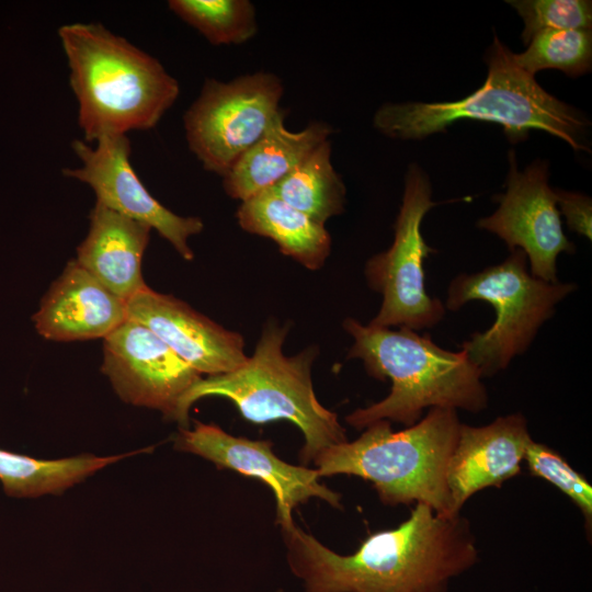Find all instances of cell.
Instances as JSON below:
<instances>
[{
    "label": "cell",
    "instance_id": "cell-17",
    "mask_svg": "<svg viewBox=\"0 0 592 592\" xmlns=\"http://www.w3.org/2000/svg\"><path fill=\"white\" fill-rule=\"evenodd\" d=\"M89 219L88 234L75 260L127 303L148 286L141 274V261L152 229L99 203L91 209Z\"/></svg>",
    "mask_w": 592,
    "mask_h": 592
},
{
    "label": "cell",
    "instance_id": "cell-21",
    "mask_svg": "<svg viewBox=\"0 0 592 592\" xmlns=\"http://www.w3.org/2000/svg\"><path fill=\"white\" fill-rule=\"evenodd\" d=\"M267 190L321 225L342 214L346 190L331 162L330 140L321 143L292 172Z\"/></svg>",
    "mask_w": 592,
    "mask_h": 592
},
{
    "label": "cell",
    "instance_id": "cell-15",
    "mask_svg": "<svg viewBox=\"0 0 592 592\" xmlns=\"http://www.w3.org/2000/svg\"><path fill=\"white\" fill-rule=\"evenodd\" d=\"M532 441L527 420L520 412L482 426L462 423L446 473L449 515L459 514L473 494L500 488L517 476Z\"/></svg>",
    "mask_w": 592,
    "mask_h": 592
},
{
    "label": "cell",
    "instance_id": "cell-7",
    "mask_svg": "<svg viewBox=\"0 0 592 592\" xmlns=\"http://www.w3.org/2000/svg\"><path fill=\"white\" fill-rule=\"evenodd\" d=\"M577 289L573 283L546 282L527 270L525 253L515 249L500 264L474 274H459L447 288L445 309L456 311L470 300L489 303L496 320L462 344L481 377L505 369L523 354L556 306Z\"/></svg>",
    "mask_w": 592,
    "mask_h": 592
},
{
    "label": "cell",
    "instance_id": "cell-2",
    "mask_svg": "<svg viewBox=\"0 0 592 592\" xmlns=\"http://www.w3.org/2000/svg\"><path fill=\"white\" fill-rule=\"evenodd\" d=\"M86 143L153 128L174 104L179 82L161 62L100 23L58 29Z\"/></svg>",
    "mask_w": 592,
    "mask_h": 592
},
{
    "label": "cell",
    "instance_id": "cell-9",
    "mask_svg": "<svg viewBox=\"0 0 592 592\" xmlns=\"http://www.w3.org/2000/svg\"><path fill=\"white\" fill-rule=\"evenodd\" d=\"M284 89L271 72L223 82L207 79L183 116L190 150L206 171L225 175L285 111Z\"/></svg>",
    "mask_w": 592,
    "mask_h": 592
},
{
    "label": "cell",
    "instance_id": "cell-1",
    "mask_svg": "<svg viewBox=\"0 0 592 592\" xmlns=\"http://www.w3.org/2000/svg\"><path fill=\"white\" fill-rule=\"evenodd\" d=\"M291 572L304 592H447L478 561L469 521L415 503L407 520L338 554L295 522L280 526Z\"/></svg>",
    "mask_w": 592,
    "mask_h": 592
},
{
    "label": "cell",
    "instance_id": "cell-19",
    "mask_svg": "<svg viewBox=\"0 0 592 592\" xmlns=\"http://www.w3.org/2000/svg\"><path fill=\"white\" fill-rule=\"evenodd\" d=\"M236 218L244 231L273 240L283 254L308 270L321 269L330 255L332 241L325 225L269 190L241 202Z\"/></svg>",
    "mask_w": 592,
    "mask_h": 592
},
{
    "label": "cell",
    "instance_id": "cell-5",
    "mask_svg": "<svg viewBox=\"0 0 592 592\" xmlns=\"http://www.w3.org/2000/svg\"><path fill=\"white\" fill-rule=\"evenodd\" d=\"M287 323L267 321L255 350L239 367L202 377L184 396L177 422L187 428L190 409L197 400L218 396L230 400L246 420L263 424L285 420L303 433L299 452L309 464L326 448L348 441L337 413L323 407L312 385L311 369L319 349L308 346L294 355L283 352Z\"/></svg>",
    "mask_w": 592,
    "mask_h": 592
},
{
    "label": "cell",
    "instance_id": "cell-12",
    "mask_svg": "<svg viewBox=\"0 0 592 592\" xmlns=\"http://www.w3.org/2000/svg\"><path fill=\"white\" fill-rule=\"evenodd\" d=\"M102 373L127 403L178 420L184 396L203 377L141 323L126 319L103 339Z\"/></svg>",
    "mask_w": 592,
    "mask_h": 592
},
{
    "label": "cell",
    "instance_id": "cell-11",
    "mask_svg": "<svg viewBox=\"0 0 592 592\" xmlns=\"http://www.w3.org/2000/svg\"><path fill=\"white\" fill-rule=\"evenodd\" d=\"M71 147L82 164L64 169L66 177L88 184L96 203L149 226L184 260H193L189 239L202 232L203 220L171 212L149 193L132 167L127 135L100 137L93 147L76 139Z\"/></svg>",
    "mask_w": 592,
    "mask_h": 592
},
{
    "label": "cell",
    "instance_id": "cell-8",
    "mask_svg": "<svg viewBox=\"0 0 592 592\" xmlns=\"http://www.w3.org/2000/svg\"><path fill=\"white\" fill-rule=\"evenodd\" d=\"M428 174L411 163L405 179L401 206L394 225L391 246L365 264L368 286L383 296L377 315L368 325L422 330L437 325L446 309L424 287V260L436 252L424 240L421 224L436 206Z\"/></svg>",
    "mask_w": 592,
    "mask_h": 592
},
{
    "label": "cell",
    "instance_id": "cell-4",
    "mask_svg": "<svg viewBox=\"0 0 592 592\" xmlns=\"http://www.w3.org/2000/svg\"><path fill=\"white\" fill-rule=\"evenodd\" d=\"M485 60L487 79L468 96L453 102L385 103L374 114V127L390 138L422 139L457 121L473 119L499 124L512 144L536 129L565 140L577 151L588 149V118L545 91L497 35Z\"/></svg>",
    "mask_w": 592,
    "mask_h": 592
},
{
    "label": "cell",
    "instance_id": "cell-27",
    "mask_svg": "<svg viewBox=\"0 0 592 592\" xmlns=\"http://www.w3.org/2000/svg\"><path fill=\"white\" fill-rule=\"evenodd\" d=\"M276 592H283V590H282V589H278V590H276Z\"/></svg>",
    "mask_w": 592,
    "mask_h": 592
},
{
    "label": "cell",
    "instance_id": "cell-22",
    "mask_svg": "<svg viewBox=\"0 0 592 592\" xmlns=\"http://www.w3.org/2000/svg\"><path fill=\"white\" fill-rule=\"evenodd\" d=\"M169 9L213 45L242 44L258 32L248 0H170Z\"/></svg>",
    "mask_w": 592,
    "mask_h": 592
},
{
    "label": "cell",
    "instance_id": "cell-3",
    "mask_svg": "<svg viewBox=\"0 0 592 592\" xmlns=\"http://www.w3.org/2000/svg\"><path fill=\"white\" fill-rule=\"evenodd\" d=\"M342 326L353 338L346 357L361 360L369 376L391 382L383 400L345 417L351 426L361 430L388 420L407 428L417 423L425 409L480 412L488 407L482 377L464 350H444L430 334L420 335L407 327L392 330L354 318H346Z\"/></svg>",
    "mask_w": 592,
    "mask_h": 592
},
{
    "label": "cell",
    "instance_id": "cell-13",
    "mask_svg": "<svg viewBox=\"0 0 592 592\" xmlns=\"http://www.w3.org/2000/svg\"><path fill=\"white\" fill-rule=\"evenodd\" d=\"M174 448L264 482L274 493L280 526L293 523V510L311 498L343 508L341 494L321 483L315 468L282 460L269 440L235 436L216 424L194 421L192 429L180 428Z\"/></svg>",
    "mask_w": 592,
    "mask_h": 592
},
{
    "label": "cell",
    "instance_id": "cell-14",
    "mask_svg": "<svg viewBox=\"0 0 592 592\" xmlns=\"http://www.w3.org/2000/svg\"><path fill=\"white\" fill-rule=\"evenodd\" d=\"M126 312L127 319L147 327L202 376L230 372L248 358L240 333L149 286L126 303Z\"/></svg>",
    "mask_w": 592,
    "mask_h": 592
},
{
    "label": "cell",
    "instance_id": "cell-16",
    "mask_svg": "<svg viewBox=\"0 0 592 592\" xmlns=\"http://www.w3.org/2000/svg\"><path fill=\"white\" fill-rule=\"evenodd\" d=\"M126 319V301L76 260L68 262L33 316L43 338L66 342L104 339Z\"/></svg>",
    "mask_w": 592,
    "mask_h": 592
},
{
    "label": "cell",
    "instance_id": "cell-18",
    "mask_svg": "<svg viewBox=\"0 0 592 592\" xmlns=\"http://www.w3.org/2000/svg\"><path fill=\"white\" fill-rule=\"evenodd\" d=\"M284 118L285 113L223 175L229 197L243 202L272 187L332 134V128L322 122L292 132L285 127Z\"/></svg>",
    "mask_w": 592,
    "mask_h": 592
},
{
    "label": "cell",
    "instance_id": "cell-23",
    "mask_svg": "<svg viewBox=\"0 0 592 592\" xmlns=\"http://www.w3.org/2000/svg\"><path fill=\"white\" fill-rule=\"evenodd\" d=\"M527 45L525 52L514 54V60L532 76L544 69H558L569 77L591 70V30H546L537 33Z\"/></svg>",
    "mask_w": 592,
    "mask_h": 592
},
{
    "label": "cell",
    "instance_id": "cell-20",
    "mask_svg": "<svg viewBox=\"0 0 592 592\" xmlns=\"http://www.w3.org/2000/svg\"><path fill=\"white\" fill-rule=\"evenodd\" d=\"M144 452L146 449L104 457L84 454L60 459H37L0 449V481L4 492L15 498L58 494L95 471Z\"/></svg>",
    "mask_w": 592,
    "mask_h": 592
},
{
    "label": "cell",
    "instance_id": "cell-24",
    "mask_svg": "<svg viewBox=\"0 0 592 592\" xmlns=\"http://www.w3.org/2000/svg\"><path fill=\"white\" fill-rule=\"evenodd\" d=\"M524 460L533 476L539 477L566 494L583 515L589 538L592 532V487L585 477L577 471L554 448L546 444L530 443Z\"/></svg>",
    "mask_w": 592,
    "mask_h": 592
},
{
    "label": "cell",
    "instance_id": "cell-26",
    "mask_svg": "<svg viewBox=\"0 0 592 592\" xmlns=\"http://www.w3.org/2000/svg\"><path fill=\"white\" fill-rule=\"evenodd\" d=\"M559 213L566 217L568 227L578 235L592 237L591 198L578 192L554 190Z\"/></svg>",
    "mask_w": 592,
    "mask_h": 592
},
{
    "label": "cell",
    "instance_id": "cell-6",
    "mask_svg": "<svg viewBox=\"0 0 592 592\" xmlns=\"http://www.w3.org/2000/svg\"><path fill=\"white\" fill-rule=\"evenodd\" d=\"M460 424L457 410L449 408H431L401 431L378 420L312 463L320 477L351 475L372 482L385 505L423 503L451 516L446 473Z\"/></svg>",
    "mask_w": 592,
    "mask_h": 592
},
{
    "label": "cell",
    "instance_id": "cell-10",
    "mask_svg": "<svg viewBox=\"0 0 592 592\" xmlns=\"http://www.w3.org/2000/svg\"><path fill=\"white\" fill-rule=\"evenodd\" d=\"M508 158L506 191L494 198L497 210L477 226L501 238L510 251L522 250L533 276L558 282L557 257L574 253L576 246L563 234L556 195L548 185V163L536 160L520 171L514 150Z\"/></svg>",
    "mask_w": 592,
    "mask_h": 592
},
{
    "label": "cell",
    "instance_id": "cell-25",
    "mask_svg": "<svg viewBox=\"0 0 592 592\" xmlns=\"http://www.w3.org/2000/svg\"><path fill=\"white\" fill-rule=\"evenodd\" d=\"M508 3L523 19L524 45L546 30H591L592 2L588 0H510Z\"/></svg>",
    "mask_w": 592,
    "mask_h": 592
}]
</instances>
